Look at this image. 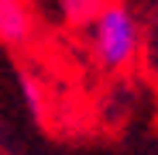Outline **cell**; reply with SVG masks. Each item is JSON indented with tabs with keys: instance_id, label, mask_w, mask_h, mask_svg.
I'll return each instance as SVG.
<instances>
[{
	"instance_id": "1",
	"label": "cell",
	"mask_w": 158,
	"mask_h": 155,
	"mask_svg": "<svg viewBox=\"0 0 158 155\" xmlns=\"http://www.w3.org/2000/svg\"><path fill=\"white\" fill-rule=\"evenodd\" d=\"M86 48L100 72H124L144 48V28L124 0L103 4L86 24Z\"/></svg>"
},
{
	"instance_id": "2",
	"label": "cell",
	"mask_w": 158,
	"mask_h": 155,
	"mask_svg": "<svg viewBox=\"0 0 158 155\" xmlns=\"http://www.w3.org/2000/svg\"><path fill=\"white\" fill-rule=\"evenodd\" d=\"M38 11L31 0H0V41L10 48H24L35 41Z\"/></svg>"
},
{
	"instance_id": "3",
	"label": "cell",
	"mask_w": 158,
	"mask_h": 155,
	"mask_svg": "<svg viewBox=\"0 0 158 155\" xmlns=\"http://www.w3.org/2000/svg\"><path fill=\"white\" fill-rule=\"evenodd\" d=\"M55 7H59V14H62L65 24H72V28H86V24L93 21V14L103 4H96V0H55Z\"/></svg>"
},
{
	"instance_id": "4",
	"label": "cell",
	"mask_w": 158,
	"mask_h": 155,
	"mask_svg": "<svg viewBox=\"0 0 158 155\" xmlns=\"http://www.w3.org/2000/svg\"><path fill=\"white\" fill-rule=\"evenodd\" d=\"M96 4H114V0H96Z\"/></svg>"
}]
</instances>
